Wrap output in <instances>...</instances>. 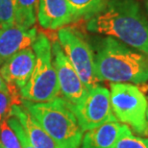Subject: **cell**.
Listing matches in <instances>:
<instances>
[{"mask_svg": "<svg viewBox=\"0 0 148 148\" xmlns=\"http://www.w3.org/2000/svg\"><path fill=\"white\" fill-rule=\"evenodd\" d=\"M7 121L9 123V125L11 126V128L14 130V132L16 133L17 138L20 141V144H21L22 148H34L31 145L30 141H29L27 136L25 134V131L23 129L22 125L20 124L18 119L14 116V115L9 114L7 116Z\"/></svg>", "mask_w": 148, "mask_h": 148, "instance_id": "ffe728a7", "label": "cell"}, {"mask_svg": "<svg viewBox=\"0 0 148 148\" xmlns=\"http://www.w3.org/2000/svg\"><path fill=\"white\" fill-rule=\"evenodd\" d=\"M16 90L17 88L14 86L7 85L5 90L0 91V122L9 115L12 106L21 104Z\"/></svg>", "mask_w": 148, "mask_h": 148, "instance_id": "e0dca14e", "label": "cell"}, {"mask_svg": "<svg viewBox=\"0 0 148 148\" xmlns=\"http://www.w3.org/2000/svg\"><path fill=\"white\" fill-rule=\"evenodd\" d=\"M38 0H16L14 23L25 29L34 27L38 19Z\"/></svg>", "mask_w": 148, "mask_h": 148, "instance_id": "5bb4252c", "label": "cell"}, {"mask_svg": "<svg viewBox=\"0 0 148 148\" xmlns=\"http://www.w3.org/2000/svg\"><path fill=\"white\" fill-rule=\"evenodd\" d=\"M37 36L36 27L25 29L16 23L0 29V66L16 53L30 48Z\"/></svg>", "mask_w": 148, "mask_h": 148, "instance_id": "30bf717a", "label": "cell"}, {"mask_svg": "<svg viewBox=\"0 0 148 148\" xmlns=\"http://www.w3.org/2000/svg\"><path fill=\"white\" fill-rule=\"evenodd\" d=\"M71 109L83 132L96 128L108 121L116 120L112 110L110 91L100 86L88 90L83 101Z\"/></svg>", "mask_w": 148, "mask_h": 148, "instance_id": "52a82bcc", "label": "cell"}, {"mask_svg": "<svg viewBox=\"0 0 148 148\" xmlns=\"http://www.w3.org/2000/svg\"><path fill=\"white\" fill-rule=\"evenodd\" d=\"M73 20L79 18H90L107 5L109 0H67Z\"/></svg>", "mask_w": 148, "mask_h": 148, "instance_id": "9a60e30c", "label": "cell"}, {"mask_svg": "<svg viewBox=\"0 0 148 148\" xmlns=\"http://www.w3.org/2000/svg\"><path fill=\"white\" fill-rule=\"evenodd\" d=\"M21 106L60 148L80 147L84 132L70 105L63 97L43 103L21 100Z\"/></svg>", "mask_w": 148, "mask_h": 148, "instance_id": "3957f363", "label": "cell"}, {"mask_svg": "<svg viewBox=\"0 0 148 148\" xmlns=\"http://www.w3.org/2000/svg\"><path fill=\"white\" fill-rule=\"evenodd\" d=\"M87 29L148 55V20L137 0H109L101 12L90 17Z\"/></svg>", "mask_w": 148, "mask_h": 148, "instance_id": "6da1fadb", "label": "cell"}, {"mask_svg": "<svg viewBox=\"0 0 148 148\" xmlns=\"http://www.w3.org/2000/svg\"><path fill=\"white\" fill-rule=\"evenodd\" d=\"M16 0H0V29L14 23Z\"/></svg>", "mask_w": 148, "mask_h": 148, "instance_id": "d6986e66", "label": "cell"}, {"mask_svg": "<svg viewBox=\"0 0 148 148\" xmlns=\"http://www.w3.org/2000/svg\"><path fill=\"white\" fill-rule=\"evenodd\" d=\"M58 42L88 90L97 87L94 55L81 35L70 27H62L58 31Z\"/></svg>", "mask_w": 148, "mask_h": 148, "instance_id": "8992f818", "label": "cell"}, {"mask_svg": "<svg viewBox=\"0 0 148 148\" xmlns=\"http://www.w3.org/2000/svg\"><path fill=\"white\" fill-rule=\"evenodd\" d=\"M36 55L33 48H26L7 59L0 66V74L7 85L22 88L27 84L35 66Z\"/></svg>", "mask_w": 148, "mask_h": 148, "instance_id": "9c48e42d", "label": "cell"}, {"mask_svg": "<svg viewBox=\"0 0 148 148\" xmlns=\"http://www.w3.org/2000/svg\"><path fill=\"white\" fill-rule=\"evenodd\" d=\"M51 45L53 64L57 73L60 93L71 107H74L83 101L88 90L70 64L60 43L54 41Z\"/></svg>", "mask_w": 148, "mask_h": 148, "instance_id": "ba28073f", "label": "cell"}, {"mask_svg": "<svg viewBox=\"0 0 148 148\" xmlns=\"http://www.w3.org/2000/svg\"><path fill=\"white\" fill-rule=\"evenodd\" d=\"M112 148H148V138L135 136L129 126L121 125L117 138Z\"/></svg>", "mask_w": 148, "mask_h": 148, "instance_id": "2e32d148", "label": "cell"}, {"mask_svg": "<svg viewBox=\"0 0 148 148\" xmlns=\"http://www.w3.org/2000/svg\"><path fill=\"white\" fill-rule=\"evenodd\" d=\"M94 67L99 82L140 84L148 81V55L114 38L108 37L100 43L94 56Z\"/></svg>", "mask_w": 148, "mask_h": 148, "instance_id": "7a4b0ae2", "label": "cell"}, {"mask_svg": "<svg viewBox=\"0 0 148 148\" xmlns=\"http://www.w3.org/2000/svg\"><path fill=\"white\" fill-rule=\"evenodd\" d=\"M32 48L36 55L35 66L27 84L19 90V95L21 100L33 103L50 102L60 94L51 42L45 35L40 33Z\"/></svg>", "mask_w": 148, "mask_h": 148, "instance_id": "277c9868", "label": "cell"}, {"mask_svg": "<svg viewBox=\"0 0 148 148\" xmlns=\"http://www.w3.org/2000/svg\"><path fill=\"white\" fill-rule=\"evenodd\" d=\"M147 118H148V110H147Z\"/></svg>", "mask_w": 148, "mask_h": 148, "instance_id": "cb8c5ba5", "label": "cell"}, {"mask_svg": "<svg viewBox=\"0 0 148 148\" xmlns=\"http://www.w3.org/2000/svg\"><path fill=\"white\" fill-rule=\"evenodd\" d=\"M38 21L44 29L57 30L73 21L67 0H38Z\"/></svg>", "mask_w": 148, "mask_h": 148, "instance_id": "8fae6325", "label": "cell"}, {"mask_svg": "<svg viewBox=\"0 0 148 148\" xmlns=\"http://www.w3.org/2000/svg\"><path fill=\"white\" fill-rule=\"evenodd\" d=\"M144 4H145L146 10H147V12H148V0H144Z\"/></svg>", "mask_w": 148, "mask_h": 148, "instance_id": "7402d4cb", "label": "cell"}, {"mask_svg": "<svg viewBox=\"0 0 148 148\" xmlns=\"http://www.w3.org/2000/svg\"><path fill=\"white\" fill-rule=\"evenodd\" d=\"M0 144L4 148H22L16 134L9 125L7 117L0 122Z\"/></svg>", "mask_w": 148, "mask_h": 148, "instance_id": "ac0fdd59", "label": "cell"}, {"mask_svg": "<svg viewBox=\"0 0 148 148\" xmlns=\"http://www.w3.org/2000/svg\"><path fill=\"white\" fill-rule=\"evenodd\" d=\"M6 88H7V83L5 82V80L2 78L1 74H0V91L5 90Z\"/></svg>", "mask_w": 148, "mask_h": 148, "instance_id": "44dd1931", "label": "cell"}, {"mask_svg": "<svg viewBox=\"0 0 148 148\" xmlns=\"http://www.w3.org/2000/svg\"><path fill=\"white\" fill-rule=\"evenodd\" d=\"M110 98L115 118L138 135H148V101L140 88L129 83H112Z\"/></svg>", "mask_w": 148, "mask_h": 148, "instance_id": "5b68a950", "label": "cell"}, {"mask_svg": "<svg viewBox=\"0 0 148 148\" xmlns=\"http://www.w3.org/2000/svg\"><path fill=\"white\" fill-rule=\"evenodd\" d=\"M9 114L14 115L22 125L31 145L34 148H60L54 140L47 134L30 114L21 105L14 104Z\"/></svg>", "mask_w": 148, "mask_h": 148, "instance_id": "7c38bea8", "label": "cell"}, {"mask_svg": "<svg viewBox=\"0 0 148 148\" xmlns=\"http://www.w3.org/2000/svg\"><path fill=\"white\" fill-rule=\"evenodd\" d=\"M120 127L118 121L114 120L88 130L83 137L81 148H112Z\"/></svg>", "mask_w": 148, "mask_h": 148, "instance_id": "4fadbf2b", "label": "cell"}, {"mask_svg": "<svg viewBox=\"0 0 148 148\" xmlns=\"http://www.w3.org/2000/svg\"><path fill=\"white\" fill-rule=\"evenodd\" d=\"M0 148H4V147H3V146L1 145V144H0Z\"/></svg>", "mask_w": 148, "mask_h": 148, "instance_id": "603a6c76", "label": "cell"}]
</instances>
